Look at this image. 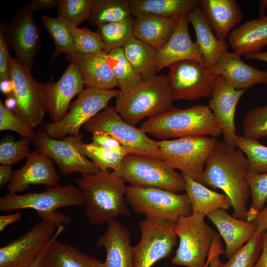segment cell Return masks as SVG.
Listing matches in <instances>:
<instances>
[{"label": "cell", "mask_w": 267, "mask_h": 267, "mask_svg": "<svg viewBox=\"0 0 267 267\" xmlns=\"http://www.w3.org/2000/svg\"><path fill=\"white\" fill-rule=\"evenodd\" d=\"M236 147L245 155L250 173L261 174L267 173V147L258 140L237 135Z\"/></svg>", "instance_id": "cell-40"}, {"label": "cell", "mask_w": 267, "mask_h": 267, "mask_svg": "<svg viewBox=\"0 0 267 267\" xmlns=\"http://www.w3.org/2000/svg\"><path fill=\"white\" fill-rule=\"evenodd\" d=\"M70 136L73 142L84 155L89 158L100 170L107 171L110 169L113 171H116L125 156L129 154L123 147L112 149L103 147L92 142L84 143L81 134L77 136Z\"/></svg>", "instance_id": "cell-34"}, {"label": "cell", "mask_w": 267, "mask_h": 267, "mask_svg": "<svg viewBox=\"0 0 267 267\" xmlns=\"http://www.w3.org/2000/svg\"><path fill=\"white\" fill-rule=\"evenodd\" d=\"M42 22L55 44L51 63L61 54L73 55L76 53L72 34L75 26L70 21L61 16L53 18L44 15L42 17Z\"/></svg>", "instance_id": "cell-35"}, {"label": "cell", "mask_w": 267, "mask_h": 267, "mask_svg": "<svg viewBox=\"0 0 267 267\" xmlns=\"http://www.w3.org/2000/svg\"><path fill=\"white\" fill-rule=\"evenodd\" d=\"M246 178L252 199L248 210L247 221L252 222L267 201V173L257 174L249 172Z\"/></svg>", "instance_id": "cell-41"}, {"label": "cell", "mask_w": 267, "mask_h": 267, "mask_svg": "<svg viewBox=\"0 0 267 267\" xmlns=\"http://www.w3.org/2000/svg\"><path fill=\"white\" fill-rule=\"evenodd\" d=\"M227 39L234 52L240 55L260 52L267 45V16L235 28Z\"/></svg>", "instance_id": "cell-28"}, {"label": "cell", "mask_w": 267, "mask_h": 267, "mask_svg": "<svg viewBox=\"0 0 267 267\" xmlns=\"http://www.w3.org/2000/svg\"><path fill=\"white\" fill-rule=\"evenodd\" d=\"M30 4L21 7L8 23H2L5 38L16 58L31 70L40 47V29Z\"/></svg>", "instance_id": "cell-16"}, {"label": "cell", "mask_w": 267, "mask_h": 267, "mask_svg": "<svg viewBox=\"0 0 267 267\" xmlns=\"http://www.w3.org/2000/svg\"><path fill=\"white\" fill-rule=\"evenodd\" d=\"M130 0H93L88 20L97 27L133 16Z\"/></svg>", "instance_id": "cell-36"}, {"label": "cell", "mask_w": 267, "mask_h": 267, "mask_svg": "<svg viewBox=\"0 0 267 267\" xmlns=\"http://www.w3.org/2000/svg\"><path fill=\"white\" fill-rule=\"evenodd\" d=\"M262 250V233L256 232L252 238L236 251L227 262H221L219 255L215 256L213 261L215 267H253Z\"/></svg>", "instance_id": "cell-39"}, {"label": "cell", "mask_w": 267, "mask_h": 267, "mask_svg": "<svg viewBox=\"0 0 267 267\" xmlns=\"http://www.w3.org/2000/svg\"><path fill=\"white\" fill-rule=\"evenodd\" d=\"M206 217L216 226L223 238L225 244L224 254L228 260L256 232L253 222L237 219L228 214L224 209L214 211Z\"/></svg>", "instance_id": "cell-25"}, {"label": "cell", "mask_w": 267, "mask_h": 267, "mask_svg": "<svg viewBox=\"0 0 267 267\" xmlns=\"http://www.w3.org/2000/svg\"><path fill=\"white\" fill-rule=\"evenodd\" d=\"M180 17L168 18L150 15H137L134 17L133 35L158 50L169 40Z\"/></svg>", "instance_id": "cell-27"}, {"label": "cell", "mask_w": 267, "mask_h": 267, "mask_svg": "<svg viewBox=\"0 0 267 267\" xmlns=\"http://www.w3.org/2000/svg\"><path fill=\"white\" fill-rule=\"evenodd\" d=\"M92 133H106L118 141L129 154L161 159L157 141L150 138L140 128L126 122L114 107L108 105L83 126Z\"/></svg>", "instance_id": "cell-7"}, {"label": "cell", "mask_w": 267, "mask_h": 267, "mask_svg": "<svg viewBox=\"0 0 267 267\" xmlns=\"http://www.w3.org/2000/svg\"><path fill=\"white\" fill-rule=\"evenodd\" d=\"M185 181V191L190 200L192 213L198 212L206 216L214 211L229 209L231 203L225 194L215 192L199 182L181 173Z\"/></svg>", "instance_id": "cell-31"}, {"label": "cell", "mask_w": 267, "mask_h": 267, "mask_svg": "<svg viewBox=\"0 0 267 267\" xmlns=\"http://www.w3.org/2000/svg\"><path fill=\"white\" fill-rule=\"evenodd\" d=\"M31 139L23 137L15 140L11 136H6L0 143V163L11 165L27 157L31 154L29 145Z\"/></svg>", "instance_id": "cell-42"}, {"label": "cell", "mask_w": 267, "mask_h": 267, "mask_svg": "<svg viewBox=\"0 0 267 267\" xmlns=\"http://www.w3.org/2000/svg\"><path fill=\"white\" fill-rule=\"evenodd\" d=\"M60 180L52 160L37 150L31 153L22 167L14 172L7 188L9 192L18 194L32 185L55 186Z\"/></svg>", "instance_id": "cell-20"}, {"label": "cell", "mask_w": 267, "mask_h": 267, "mask_svg": "<svg viewBox=\"0 0 267 267\" xmlns=\"http://www.w3.org/2000/svg\"><path fill=\"white\" fill-rule=\"evenodd\" d=\"M126 200L136 214L174 223L179 217L192 214L186 193L178 194L157 187L129 185Z\"/></svg>", "instance_id": "cell-8"}, {"label": "cell", "mask_w": 267, "mask_h": 267, "mask_svg": "<svg viewBox=\"0 0 267 267\" xmlns=\"http://www.w3.org/2000/svg\"><path fill=\"white\" fill-rule=\"evenodd\" d=\"M199 5L216 37L225 41L230 31L242 20L235 0H200Z\"/></svg>", "instance_id": "cell-26"}, {"label": "cell", "mask_w": 267, "mask_h": 267, "mask_svg": "<svg viewBox=\"0 0 267 267\" xmlns=\"http://www.w3.org/2000/svg\"><path fill=\"white\" fill-rule=\"evenodd\" d=\"M256 228V232L262 233L267 230V207L263 209L253 221Z\"/></svg>", "instance_id": "cell-50"}, {"label": "cell", "mask_w": 267, "mask_h": 267, "mask_svg": "<svg viewBox=\"0 0 267 267\" xmlns=\"http://www.w3.org/2000/svg\"><path fill=\"white\" fill-rule=\"evenodd\" d=\"M55 237L49 245L43 267H103V262Z\"/></svg>", "instance_id": "cell-30"}, {"label": "cell", "mask_w": 267, "mask_h": 267, "mask_svg": "<svg viewBox=\"0 0 267 267\" xmlns=\"http://www.w3.org/2000/svg\"><path fill=\"white\" fill-rule=\"evenodd\" d=\"M206 215L196 212L180 217L175 223L178 247L171 260L174 265L203 267L216 233L205 221Z\"/></svg>", "instance_id": "cell-5"}, {"label": "cell", "mask_w": 267, "mask_h": 267, "mask_svg": "<svg viewBox=\"0 0 267 267\" xmlns=\"http://www.w3.org/2000/svg\"><path fill=\"white\" fill-rule=\"evenodd\" d=\"M76 181L84 197L85 214L90 225L99 226L119 216L131 215L126 200L127 186L113 172L83 174Z\"/></svg>", "instance_id": "cell-2"}, {"label": "cell", "mask_w": 267, "mask_h": 267, "mask_svg": "<svg viewBox=\"0 0 267 267\" xmlns=\"http://www.w3.org/2000/svg\"><path fill=\"white\" fill-rule=\"evenodd\" d=\"M46 111L53 122L62 119L70 108L72 98L79 95L85 86L77 65L70 62L56 82L40 83Z\"/></svg>", "instance_id": "cell-18"}, {"label": "cell", "mask_w": 267, "mask_h": 267, "mask_svg": "<svg viewBox=\"0 0 267 267\" xmlns=\"http://www.w3.org/2000/svg\"><path fill=\"white\" fill-rule=\"evenodd\" d=\"M240 55L227 51L218 59L213 71L222 76L234 89L247 90L257 84L267 85V71L254 68L241 58Z\"/></svg>", "instance_id": "cell-23"}, {"label": "cell", "mask_w": 267, "mask_h": 267, "mask_svg": "<svg viewBox=\"0 0 267 267\" xmlns=\"http://www.w3.org/2000/svg\"><path fill=\"white\" fill-rule=\"evenodd\" d=\"M262 250L253 267H267V230L262 233Z\"/></svg>", "instance_id": "cell-55"}, {"label": "cell", "mask_w": 267, "mask_h": 267, "mask_svg": "<svg viewBox=\"0 0 267 267\" xmlns=\"http://www.w3.org/2000/svg\"><path fill=\"white\" fill-rule=\"evenodd\" d=\"M65 229L64 225H60L57 228V229L53 236V238L49 243V244L47 246V247L38 256V257L35 259V260L29 266L25 267H43L44 260V256L45 255L46 252L47 251V248L52 241V240L57 237L59 236L62 233L63 230Z\"/></svg>", "instance_id": "cell-54"}, {"label": "cell", "mask_w": 267, "mask_h": 267, "mask_svg": "<svg viewBox=\"0 0 267 267\" xmlns=\"http://www.w3.org/2000/svg\"><path fill=\"white\" fill-rule=\"evenodd\" d=\"M9 46L5 38L3 25L0 26V81L9 79V68L11 56Z\"/></svg>", "instance_id": "cell-47"}, {"label": "cell", "mask_w": 267, "mask_h": 267, "mask_svg": "<svg viewBox=\"0 0 267 267\" xmlns=\"http://www.w3.org/2000/svg\"><path fill=\"white\" fill-rule=\"evenodd\" d=\"M3 104L8 109L15 113L17 109V102L13 95L7 96Z\"/></svg>", "instance_id": "cell-59"}, {"label": "cell", "mask_w": 267, "mask_h": 267, "mask_svg": "<svg viewBox=\"0 0 267 267\" xmlns=\"http://www.w3.org/2000/svg\"><path fill=\"white\" fill-rule=\"evenodd\" d=\"M169 67L167 77L174 100L211 97L217 75L204 63L184 60Z\"/></svg>", "instance_id": "cell-13"}, {"label": "cell", "mask_w": 267, "mask_h": 267, "mask_svg": "<svg viewBox=\"0 0 267 267\" xmlns=\"http://www.w3.org/2000/svg\"><path fill=\"white\" fill-rule=\"evenodd\" d=\"M93 0H59L57 5L58 16L70 21L76 27L88 20Z\"/></svg>", "instance_id": "cell-44"}, {"label": "cell", "mask_w": 267, "mask_h": 267, "mask_svg": "<svg viewBox=\"0 0 267 267\" xmlns=\"http://www.w3.org/2000/svg\"><path fill=\"white\" fill-rule=\"evenodd\" d=\"M133 15H150L174 18L187 15L199 3V0H130Z\"/></svg>", "instance_id": "cell-32"}, {"label": "cell", "mask_w": 267, "mask_h": 267, "mask_svg": "<svg viewBox=\"0 0 267 267\" xmlns=\"http://www.w3.org/2000/svg\"><path fill=\"white\" fill-rule=\"evenodd\" d=\"M140 129L146 134L163 140L190 137L216 138L222 134L211 109L202 104L184 109L173 107L147 118Z\"/></svg>", "instance_id": "cell-3"}, {"label": "cell", "mask_w": 267, "mask_h": 267, "mask_svg": "<svg viewBox=\"0 0 267 267\" xmlns=\"http://www.w3.org/2000/svg\"><path fill=\"white\" fill-rule=\"evenodd\" d=\"M187 16L195 31V43L205 64L213 69L219 57L227 51L228 45L226 41L220 40L216 37L199 5Z\"/></svg>", "instance_id": "cell-29"}, {"label": "cell", "mask_w": 267, "mask_h": 267, "mask_svg": "<svg viewBox=\"0 0 267 267\" xmlns=\"http://www.w3.org/2000/svg\"><path fill=\"white\" fill-rule=\"evenodd\" d=\"M187 15L181 16L177 26L167 43L157 50V72L184 60L204 63L199 48L190 38Z\"/></svg>", "instance_id": "cell-21"}, {"label": "cell", "mask_w": 267, "mask_h": 267, "mask_svg": "<svg viewBox=\"0 0 267 267\" xmlns=\"http://www.w3.org/2000/svg\"><path fill=\"white\" fill-rule=\"evenodd\" d=\"M245 91L233 88L222 76L217 75L208 106L223 134V141L236 148L234 117L237 104Z\"/></svg>", "instance_id": "cell-19"}, {"label": "cell", "mask_w": 267, "mask_h": 267, "mask_svg": "<svg viewBox=\"0 0 267 267\" xmlns=\"http://www.w3.org/2000/svg\"><path fill=\"white\" fill-rule=\"evenodd\" d=\"M22 219V215L19 212L2 215L0 216V232H2L8 225L17 222Z\"/></svg>", "instance_id": "cell-52"}, {"label": "cell", "mask_w": 267, "mask_h": 267, "mask_svg": "<svg viewBox=\"0 0 267 267\" xmlns=\"http://www.w3.org/2000/svg\"><path fill=\"white\" fill-rule=\"evenodd\" d=\"M58 226L42 220L32 228L0 248V267H25L51 241Z\"/></svg>", "instance_id": "cell-15"}, {"label": "cell", "mask_w": 267, "mask_h": 267, "mask_svg": "<svg viewBox=\"0 0 267 267\" xmlns=\"http://www.w3.org/2000/svg\"><path fill=\"white\" fill-rule=\"evenodd\" d=\"M14 89L13 82L10 78L0 81V90L6 96L13 95Z\"/></svg>", "instance_id": "cell-57"}, {"label": "cell", "mask_w": 267, "mask_h": 267, "mask_svg": "<svg viewBox=\"0 0 267 267\" xmlns=\"http://www.w3.org/2000/svg\"><path fill=\"white\" fill-rule=\"evenodd\" d=\"M32 141L38 150L56 163L63 175L74 172L89 174L100 170L75 144L70 135L61 139L53 138L42 127Z\"/></svg>", "instance_id": "cell-17"}, {"label": "cell", "mask_w": 267, "mask_h": 267, "mask_svg": "<svg viewBox=\"0 0 267 267\" xmlns=\"http://www.w3.org/2000/svg\"><path fill=\"white\" fill-rule=\"evenodd\" d=\"M236 148L217 140L206 162L200 183L222 190L230 200L233 217L247 221L246 204L251 196L246 178L248 164L244 153Z\"/></svg>", "instance_id": "cell-1"}, {"label": "cell", "mask_w": 267, "mask_h": 267, "mask_svg": "<svg viewBox=\"0 0 267 267\" xmlns=\"http://www.w3.org/2000/svg\"><path fill=\"white\" fill-rule=\"evenodd\" d=\"M14 172L10 166L1 165L0 166V187L11 181Z\"/></svg>", "instance_id": "cell-56"}, {"label": "cell", "mask_w": 267, "mask_h": 267, "mask_svg": "<svg viewBox=\"0 0 267 267\" xmlns=\"http://www.w3.org/2000/svg\"><path fill=\"white\" fill-rule=\"evenodd\" d=\"M125 57L143 80L157 73V50L132 36L123 47Z\"/></svg>", "instance_id": "cell-33"}, {"label": "cell", "mask_w": 267, "mask_h": 267, "mask_svg": "<svg viewBox=\"0 0 267 267\" xmlns=\"http://www.w3.org/2000/svg\"><path fill=\"white\" fill-rule=\"evenodd\" d=\"M134 21V17H132L123 21L97 27L96 31L102 39L105 52L108 53L113 49L123 48L133 36Z\"/></svg>", "instance_id": "cell-38"}, {"label": "cell", "mask_w": 267, "mask_h": 267, "mask_svg": "<svg viewBox=\"0 0 267 267\" xmlns=\"http://www.w3.org/2000/svg\"><path fill=\"white\" fill-rule=\"evenodd\" d=\"M58 2L59 0H33L29 4L35 11L54 8Z\"/></svg>", "instance_id": "cell-53"}, {"label": "cell", "mask_w": 267, "mask_h": 267, "mask_svg": "<svg viewBox=\"0 0 267 267\" xmlns=\"http://www.w3.org/2000/svg\"><path fill=\"white\" fill-rule=\"evenodd\" d=\"M72 34L76 53L91 54L104 51L102 39L97 31L74 27Z\"/></svg>", "instance_id": "cell-45"}, {"label": "cell", "mask_w": 267, "mask_h": 267, "mask_svg": "<svg viewBox=\"0 0 267 267\" xmlns=\"http://www.w3.org/2000/svg\"><path fill=\"white\" fill-rule=\"evenodd\" d=\"M217 140L212 137H190L163 139L157 143L163 161L200 182L206 162Z\"/></svg>", "instance_id": "cell-9"}, {"label": "cell", "mask_w": 267, "mask_h": 267, "mask_svg": "<svg viewBox=\"0 0 267 267\" xmlns=\"http://www.w3.org/2000/svg\"><path fill=\"white\" fill-rule=\"evenodd\" d=\"M260 7L259 17L265 16V12L267 8V0H261L259 2Z\"/></svg>", "instance_id": "cell-60"}, {"label": "cell", "mask_w": 267, "mask_h": 267, "mask_svg": "<svg viewBox=\"0 0 267 267\" xmlns=\"http://www.w3.org/2000/svg\"><path fill=\"white\" fill-rule=\"evenodd\" d=\"M139 225L141 237L133 248L134 267H151L170 256L177 244L175 223L146 217Z\"/></svg>", "instance_id": "cell-11"}, {"label": "cell", "mask_w": 267, "mask_h": 267, "mask_svg": "<svg viewBox=\"0 0 267 267\" xmlns=\"http://www.w3.org/2000/svg\"><path fill=\"white\" fill-rule=\"evenodd\" d=\"M84 205L83 193L72 184L47 186L46 190L41 192L25 194L9 192L0 198V210L5 213L25 209L44 213L63 207Z\"/></svg>", "instance_id": "cell-12"}, {"label": "cell", "mask_w": 267, "mask_h": 267, "mask_svg": "<svg viewBox=\"0 0 267 267\" xmlns=\"http://www.w3.org/2000/svg\"><path fill=\"white\" fill-rule=\"evenodd\" d=\"M116 110L127 123L135 126L145 118L163 113L174 106L167 75L160 74L143 80L137 86L115 97Z\"/></svg>", "instance_id": "cell-4"}, {"label": "cell", "mask_w": 267, "mask_h": 267, "mask_svg": "<svg viewBox=\"0 0 267 267\" xmlns=\"http://www.w3.org/2000/svg\"><path fill=\"white\" fill-rule=\"evenodd\" d=\"M96 246L106 251L103 267H134L133 248L129 229L117 219L107 223Z\"/></svg>", "instance_id": "cell-22"}, {"label": "cell", "mask_w": 267, "mask_h": 267, "mask_svg": "<svg viewBox=\"0 0 267 267\" xmlns=\"http://www.w3.org/2000/svg\"><path fill=\"white\" fill-rule=\"evenodd\" d=\"M38 214L42 220L54 223L57 226L68 224L71 222V218L68 215L56 210L48 212L38 213Z\"/></svg>", "instance_id": "cell-49"}, {"label": "cell", "mask_w": 267, "mask_h": 267, "mask_svg": "<svg viewBox=\"0 0 267 267\" xmlns=\"http://www.w3.org/2000/svg\"><path fill=\"white\" fill-rule=\"evenodd\" d=\"M108 60L121 92H126L139 84L143 78L133 69L125 56L123 48L108 53Z\"/></svg>", "instance_id": "cell-37"}, {"label": "cell", "mask_w": 267, "mask_h": 267, "mask_svg": "<svg viewBox=\"0 0 267 267\" xmlns=\"http://www.w3.org/2000/svg\"><path fill=\"white\" fill-rule=\"evenodd\" d=\"M9 78L13 82L17 102L15 113L33 128L37 127L43 123L46 112L40 82L32 77L31 70L12 56Z\"/></svg>", "instance_id": "cell-14"}, {"label": "cell", "mask_w": 267, "mask_h": 267, "mask_svg": "<svg viewBox=\"0 0 267 267\" xmlns=\"http://www.w3.org/2000/svg\"><path fill=\"white\" fill-rule=\"evenodd\" d=\"M92 135V142L105 148L118 149L122 147L120 143L110 135L95 131Z\"/></svg>", "instance_id": "cell-48"}, {"label": "cell", "mask_w": 267, "mask_h": 267, "mask_svg": "<svg viewBox=\"0 0 267 267\" xmlns=\"http://www.w3.org/2000/svg\"><path fill=\"white\" fill-rule=\"evenodd\" d=\"M223 253L224 250L222 247L220 235L217 233L207 262L203 267H209L210 263L215 256L218 255H221Z\"/></svg>", "instance_id": "cell-51"}, {"label": "cell", "mask_w": 267, "mask_h": 267, "mask_svg": "<svg viewBox=\"0 0 267 267\" xmlns=\"http://www.w3.org/2000/svg\"><path fill=\"white\" fill-rule=\"evenodd\" d=\"M66 57L77 65L86 88L111 90L118 87L108 53L104 51L91 54L76 52Z\"/></svg>", "instance_id": "cell-24"}, {"label": "cell", "mask_w": 267, "mask_h": 267, "mask_svg": "<svg viewBox=\"0 0 267 267\" xmlns=\"http://www.w3.org/2000/svg\"><path fill=\"white\" fill-rule=\"evenodd\" d=\"M113 172L130 185L157 187L177 193L185 191L182 174L161 159L128 154Z\"/></svg>", "instance_id": "cell-6"}, {"label": "cell", "mask_w": 267, "mask_h": 267, "mask_svg": "<svg viewBox=\"0 0 267 267\" xmlns=\"http://www.w3.org/2000/svg\"><path fill=\"white\" fill-rule=\"evenodd\" d=\"M210 267H215V264H214V263L213 261V259L211 261V263H210Z\"/></svg>", "instance_id": "cell-61"}, {"label": "cell", "mask_w": 267, "mask_h": 267, "mask_svg": "<svg viewBox=\"0 0 267 267\" xmlns=\"http://www.w3.org/2000/svg\"><path fill=\"white\" fill-rule=\"evenodd\" d=\"M245 137L258 140L267 136V104L251 109L246 114L243 124Z\"/></svg>", "instance_id": "cell-43"}, {"label": "cell", "mask_w": 267, "mask_h": 267, "mask_svg": "<svg viewBox=\"0 0 267 267\" xmlns=\"http://www.w3.org/2000/svg\"><path fill=\"white\" fill-rule=\"evenodd\" d=\"M0 130L12 131L32 140L36 132L19 116L8 109L0 100Z\"/></svg>", "instance_id": "cell-46"}, {"label": "cell", "mask_w": 267, "mask_h": 267, "mask_svg": "<svg viewBox=\"0 0 267 267\" xmlns=\"http://www.w3.org/2000/svg\"><path fill=\"white\" fill-rule=\"evenodd\" d=\"M120 92V89L86 88L78 95L62 119L43 126L45 132L49 137L56 139L68 135H79L81 127L105 108L110 100Z\"/></svg>", "instance_id": "cell-10"}, {"label": "cell", "mask_w": 267, "mask_h": 267, "mask_svg": "<svg viewBox=\"0 0 267 267\" xmlns=\"http://www.w3.org/2000/svg\"><path fill=\"white\" fill-rule=\"evenodd\" d=\"M244 58L249 60H258L267 62V52H258L244 55Z\"/></svg>", "instance_id": "cell-58"}]
</instances>
